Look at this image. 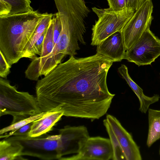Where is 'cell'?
Instances as JSON below:
<instances>
[{
  "mask_svg": "<svg viewBox=\"0 0 160 160\" xmlns=\"http://www.w3.org/2000/svg\"><path fill=\"white\" fill-rule=\"evenodd\" d=\"M113 62L96 53L71 56L37 81L36 97L42 112L60 111L63 116L98 119L107 112L115 94L107 78Z\"/></svg>",
  "mask_w": 160,
  "mask_h": 160,
  "instance_id": "6da1fadb",
  "label": "cell"
},
{
  "mask_svg": "<svg viewBox=\"0 0 160 160\" xmlns=\"http://www.w3.org/2000/svg\"><path fill=\"white\" fill-rule=\"evenodd\" d=\"M48 13L36 10L0 18V51L11 66L26 58L34 33Z\"/></svg>",
  "mask_w": 160,
  "mask_h": 160,
  "instance_id": "7a4b0ae2",
  "label": "cell"
},
{
  "mask_svg": "<svg viewBox=\"0 0 160 160\" xmlns=\"http://www.w3.org/2000/svg\"><path fill=\"white\" fill-rule=\"evenodd\" d=\"M36 97L18 91L5 79L0 78V116H13L11 123L42 112Z\"/></svg>",
  "mask_w": 160,
  "mask_h": 160,
  "instance_id": "3957f363",
  "label": "cell"
},
{
  "mask_svg": "<svg viewBox=\"0 0 160 160\" xmlns=\"http://www.w3.org/2000/svg\"><path fill=\"white\" fill-rule=\"evenodd\" d=\"M4 139L20 144L22 147L21 156L33 157L45 160H59L62 158V142L59 134H45L34 137L28 134L13 135Z\"/></svg>",
  "mask_w": 160,
  "mask_h": 160,
  "instance_id": "277c9868",
  "label": "cell"
},
{
  "mask_svg": "<svg viewBox=\"0 0 160 160\" xmlns=\"http://www.w3.org/2000/svg\"><path fill=\"white\" fill-rule=\"evenodd\" d=\"M98 19L92 29L91 45L97 46L110 35L117 32H122L124 26L134 14L135 10L126 8L120 11L109 8H92Z\"/></svg>",
  "mask_w": 160,
  "mask_h": 160,
  "instance_id": "5b68a950",
  "label": "cell"
},
{
  "mask_svg": "<svg viewBox=\"0 0 160 160\" xmlns=\"http://www.w3.org/2000/svg\"><path fill=\"white\" fill-rule=\"evenodd\" d=\"M152 0H144L123 28L122 34L125 49L129 50L150 28L153 17Z\"/></svg>",
  "mask_w": 160,
  "mask_h": 160,
  "instance_id": "8992f818",
  "label": "cell"
},
{
  "mask_svg": "<svg viewBox=\"0 0 160 160\" xmlns=\"http://www.w3.org/2000/svg\"><path fill=\"white\" fill-rule=\"evenodd\" d=\"M160 56V39L147 29L125 53L124 59L138 66L150 65Z\"/></svg>",
  "mask_w": 160,
  "mask_h": 160,
  "instance_id": "52a82bcc",
  "label": "cell"
},
{
  "mask_svg": "<svg viewBox=\"0 0 160 160\" xmlns=\"http://www.w3.org/2000/svg\"><path fill=\"white\" fill-rule=\"evenodd\" d=\"M113 149L109 138L89 137L76 154L62 157L60 160H109L112 159Z\"/></svg>",
  "mask_w": 160,
  "mask_h": 160,
  "instance_id": "ba28073f",
  "label": "cell"
},
{
  "mask_svg": "<svg viewBox=\"0 0 160 160\" xmlns=\"http://www.w3.org/2000/svg\"><path fill=\"white\" fill-rule=\"evenodd\" d=\"M62 142L61 156L78 153L90 137L84 125L66 126L59 130Z\"/></svg>",
  "mask_w": 160,
  "mask_h": 160,
  "instance_id": "9c48e42d",
  "label": "cell"
},
{
  "mask_svg": "<svg viewBox=\"0 0 160 160\" xmlns=\"http://www.w3.org/2000/svg\"><path fill=\"white\" fill-rule=\"evenodd\" d=\"M107 121L122 148L126 160H141L139 148L134 140L132 135L122 126L114 116L108 114Z\"/></svg>",
  "mask_w": 160,
  "mask_h": 160,
  "instance_id": "30bf717a",
  "label": "cell"
},
{
  "mask_svg": "<svg viewBox=\"0 0 160 160\" xmlns=\"http://www.w3.org/2000/svg\"><path fill=\"white\" fill-rule=\"evenodd\" d=\"M97 46V53L113 62H120L124 59L126 50L122 32L114 33Z\"/></svg>",
  "mask_w": 160,
  "mask_h": 160,
  "instance_id": "8fae6325",
  "label": "cell"
},
{
  "mask_svg": "<svg viewBox=\"0 0 160 160\" xmlns=\"http://www.w3.org/2000/svg\"><path fill=\"white\" fill-rule=\"evenodd\" d=\"M63 113L60 111H49L40 118L33 121L28 135L32 137L46 134L61 119Z\"/></svg>",
  "mask_w": 160,
  "mask_h": 160,
  "instance_id": "7c38bea8",
  "label": "cell"
},
{
  "mask_svg": "<svg viewBox=\"0 0 160 160\" xmlns=\"http://www.w3.org/2000/svg\"><path fill=\"white\" fill-rule=\"evenodd\" d=\"M118 71L138 98L140 104L139 111L142 113H146L151 105L159 101L160 98L159 95L155 94L151 97L146 96L142 89L130 77L128 68L125 65L122 64L118 68Z\"/></svg>",
  "mask_w": 160,
  "mask_h": 160,
  "instance_id": "4fadbf2b",
  "label": "cell"
},
{
  "mask_svg": "<svg viewBox=\"0 0 160 160\" xmlns=\"http://www.w3.org/2000/svg\"><path fill=\"white\" fill-rule=\"evenodd\" d=\"M30 0H0V18L33 12Z\"/></svg>",
  "mask_w": 160,
  "mask_h": 160,
  "instance_id": "5bb4252c",
  "label": "cell"
},
{
  "mask_svg": "<svg viewBox=\"0 0 160 160\" xmlns=\"http://www.w3.org/2000/svg\"><path fill=\"white\" fill-rule=\"evenodd\" d=\"M148 132L147 145L150 147L160 139V110L148 109Z\"/></svg>",
  "mask_w": 160,
  "mask_h": 160,
  "instance_id": "9a60e30c",
  "label": "cell"
},
{
  "mask_svg": "<svg viewBox=\"0 0 160 160\" xmlns=\"http://www.w3.org/2000/svg\"><path fill=\"white\" fill-rule=\"evenodd\" d=\"M22 149L18 143L4 139L0 142V160H25L21 156Z\"/></svg>",
  "mask_w": 160,
  "mask_h": 160,
  "instance_id": "2e32d148",
  "label": "cell"
},
{
  "mask_svg": "<svg viewBox=\"0 0 160 160\" xmlns=\"http://www.w3.org/2000/svg\"><path fill=\"white\" fill-rule=\"evenodd\" d=\"M103 123L109 136L112 148L113 154L112 160H126L123 150L106 119L103 120Z\"/></svg>",
  "mask_w": 160,
  "mask_h": 160,
  "instance_id": "e0dca14e",
  "label": "cell"
},
{
  "mask_svg": "<svg viewBox=\"0 0 160 160\" xmlns=\"http://www.w3.org/2000/svg\"><path fill=\"white\" fill-rule=\"evenodd\" d=\"M53 15V14L52 13H48L41 21L37 27L28 45V49L29 50H31L35 42L49 26Z\"/></svg>",
  "mask_w": 160,
  "mask_h": 160,
  "instance_id": "ac0fdd59",
  "label": "cell"
},
{
  "mask_svg": "<svg viewBox=\"0 0 160 160\" xmlns=\"http://www.w3.org/2000/svg\"><path fill=\"white\" fill-rule=\"evenodd\" d=\"M47 112H43L38 114L31 116L28 118L19 121L15 123H11L9 126L5 127L0 130V135H3L4 134L9 132L16 131L28 123L32 122L42 117Z\"/></svg>",
  "mask_w": 160,
  "mask_h": 160,
  "instance_id": "d6986e66",
  "label": "cell"
},
{
  "mask_svg": "<svg viewBox=\"0 0 160 160\" xmlns=\"http://www.w3.org/2000/svg\"><path fill=\"white\" fill-rule=\"evenodd\" d=\"M53 28V23L52 18L45 36L42 53L39 56L41 58L44 57L49 54L54 48Z\"/></svg>",
  "mask_w": 160,
  "mask_h": 160,
  "instance_id": "ffe728a7",
  "label": "cell"
},
{
  "mask_svg": "<svg viewBox=\"0 0 160 160\" xmlns=\"http://www.w3.org/2000/svg\"><path fill=\"white\" fill-rule=\"evenodd\" d=\"M48 27L45 30L41 37L36 41L33 47L29 54V58L32 59L35 57H36V54L39 55V56L41 55L42 53L45 36Z\"/></svg>",
  "mask_w": 160,
  "mask_h": 160,
  "instance_id": "44dd1931",
  "label": "cell"
},
{
  "mask_svg": "<svg viewBox=\"0 0 160 160\" xmlns=\"http://www.w3.org/2000/svg\"><path fill=\"white\" fill-rule=\"evenodd\" d=\"M11 66L8 64L4 56L0 51V77L6 79L10 72Z\"/></svg>",
  "mask_w": 160,
  "mask_h": 160,
  "instance_id": "7402d4cb",
  "label": "cell"
},
{
  "mask_svg": "<svg viewBox=\"0 0 160 160\" xmlns=\"http://www.w3.org/2000/svg\"><path fill=\"white\" fill-rule=\"evenodd\" d=\"M52 20L53 23V40L54 45L62 30V25L58 12L53 14Z\"/></svg>",
  "mask_w": 160,
  "mask_h": 160,
  "instance_id": "603a6c76",
  "label": "cell"
},
{
  "mask_svg": "<svg viewBox=\"0 0 160 160\" xmlns=\"http://www.w3.org/2000/svg\"><path fill=\"white\" fill-rule=\"evenodd\" d=\"M32 122L28 123L16 131L10 132L8 134L5 135H0V138H5L11 136L28 134L30 130Z\"/></svg>",
  "mask_w": 160,
  "mask_h": 160,
  "instance_id": "cb8c5ba5",
  "label": "cell"
},
{
  "mask_svg": "<svg viewBox=\"0 0 160 160\" xmlns=\"http://www.w3.org/2000/svg\"><path fill=\"white\" fill-rule=\"evenodd\" d=\"M109 8L114 11H120L126 8L125 0H107Z\"/></svg>",
  "mask_w": 160,
  "mask_h": 160,
  "instance_id": "d4e9b609",
  "label": "cell"
},
{
  "mask_svg": "<svg viewBox=\"0 0 160 160\" xmlns=\"http://www.w3.org/2000/svg\"><path fill=\"white\" fill-rule=\"evenodd\" d=\"M144 0H125L126 7L136 10L141 6Z\"/></svg>",
  "mask_w": 160,
  "mask_h": 160,
  "instance_id": "484cf974",
  "label": "cell"
},
{
  "mask_svg": "<svg viewBox=\"0 0 160 160\" xmlns=\"http://www.w3.org/2000/svg\"><path fill=\"white\" fill-rule=\"evenodd\" d=\"M159 154H160V150H159Z\"/></svg>",
  "mask_w": 160,
  "mask_h": 160,
  "instance_id": "4316f807",
  "label": "cell"
}]
</instances>
